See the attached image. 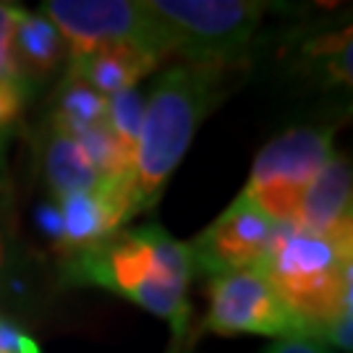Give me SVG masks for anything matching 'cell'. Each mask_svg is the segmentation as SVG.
<instances>
[{"label":"cell","instance_id":"ba28073f","mask_svg":"<svg viewBox=\"0 0 353 353\" xmlns=\"http://www.w3.org/2000/svg\"><path fill=\"white\" fill-rule=\"evenodd\" d=\"M278 223L270 220L256 204L241 191L212 225H207L194 241H189L194 275H228L256 267L265 259L275 239Z\"/></svg>","mask_w":353,"mask_h":353},{"label":"cell","instance_id":"277c9868","mask_svg":"<svg viewBox=\"0 0 353 353\" xmlns=\"http://www.w3.org/2000/svg\"><path fill=\"white\" fill-rule=\"evenodd\" d=\"M168 32L173 55L186 63L239 71L252 55L267 13L256 0H147Z\"/></svg>","mask_w":353,"mask_h":353},{"label":"cell","instance_id":"ac0fdd59","mask_svg":"<svg viewBox=\"0 0 353 353\" xmlns=\"http://www.w3.org/2000/svg\"><path fill=\"white\" fill-rule=\"evenodd\" d=\"M0 353H39V345L13 319L0 314Z\"/></svg>","mask_w":353,"mask_h":353},{"label":"cell","instance_id":"ffe728a7","mask_svg":"<svg viewBox=\"0 0 353 353\" xmlns=\"http://www.w3.org/2000/svg\"><path fill=\"white\" fill-rule=\"evenodd\" d=\"M191 348V343H173V345H170V351L168 353H186Z\"/></svg>","mask_w":353,"mask_h":353},{"label":"cell","instance_id":"6da1fadb","mask_svg":"<svg viewBox=\"0 0 353 353\" xmlns=\"http://www.w3.org/2000/svg\"><path fill=\"white\" fill-rule=\"evenodd\" d=\"M61 272L68 285L110 290L160 316L173 330V343H186L194 259L189 241L173 239L163 225L118 230L97 246L61 256Z\"/></svg>","mask_w":353,"mask_h":353},{"label":"cell","instance_id":"3957f363","mask_svg":"<svg viewBox=\"0 0 353 353\" xmlns=\"http://www.w3.org/2000/svg\"><path fill=\"white\" fill-rule=\"evenodd\" d=\"M351 249L283 223L259 262L285 306L319 338L338 314H353Z\"/></svg>","mask_w":353,"mask_h":353},{"label":"cell","instance_id":"9c48e42d","mask_svg":"<svg viewBox=\"0 0 353 353\" xmlns=\"http://www.w3.org/2000/svg\"><path fill=\"white\" fill-rule=\"evenodd\" d=\"M353 210V173L351 160L343 154H332L327 165L316 173L312 186L306 189L301 204L296 210V217L290 220L301 230L325 236L338 243H351V220Z\"/></svg>","mask_w":353,"mask_h":353},{"label":"cell","instance_id":"e0dca14e","mask_svg":"<svg viewBox=\"0 0 353 353\" xmlns=\"http://www.w3.org/2000/svg\"><path fill=\"white\" fill-rule=\"evenodd\" d=\"M21 6L16 3H0V79H19L13 63V26Z\"/></svg>","mask_w":353,"mask_h":353},{"label":"cell","instance_id":"5bb4252c","mask_svg":"<svg viewBox=\"0 0 353 353\" xmlns=\"http://www.w3.org/2000/svg\"><path fill=\"white\" fill-rule=\"evenodd\" d=\"M32 259L0 214V309L24 306L32 296Z\"/></svg>","mask_w":353,"mask_h":353},{"label":"cell","instance_id":"2e32d148","mask_svg":"<svg viewBox=\"0 0 353 353\" xmlns=\"http://www.w3.org/2000/svg\"><path fill=\"white\" fill-rule=\"evenodd\" d=\"M29 97L32 89L21 79H0V207L3 210H6L3 196L8 194V144L24 115Z\"/></svg>","mask_w":353,"mask_h":353},{"label":"cell","instance_id":"4fadbf2b","mask_svg":"<svg viewBox=\"0 0 353 353\" xmlns=\"http://www.w3.org/2000/svg\"><path fill=\"white\" fill-rule=\"evenodd\" d=\"M105 105L108 100L100 97L87 81H81L74 71H65L63 81L52 94V113L48 123L71 137H79L87 128L100 126L105 118Z\"/></svg>","mask_w":353,"mask_h":353},{"label":"cell","instance_id":"5b68a950","mask_svg":"<svg viewBox=\"0 0 353 353\" xmlns=\"http://www.w3.org/2000/svg\"><path fill=\"white\" fill-rule=\"evenodd\" d=\"M332 154L335 150L330 128H290L259 150L243 194L278 225L290 223L306 189Z\"/></svg>","mask_w":353,"mask_h":353},{"label":"cell","instance_id":"30bf717a","mask_svg":"<svg viewBox=\"0 0 353 353\" xmlns=\"http://www.w3.org/2000/svg\"><path fill=\"white\" fill-rule=\"evenodd\" d=\"M68 61V45L45 13L19 11L13 26V63L29 89L45 84Z\"/></svg>","mask_w":353,"mask_h":353},{"label":"cell","instance_id":"d6986e66","mask_svg":"<svg viewBox=\"0 0 353 353\" xmlns=\"http://www.w3.org/2000/svg\"><path fill=\"white\" fill-rule=\"evenodd\" d=\"M265 353H338L330 343L319 335H299V338H283L275 341Z\"/></svg>","mask_w":353,"mask_h":353},{"label":"cell","instance_id":"52a82bcc","mask_svg":"<svg viewBox=\"0 0 353 353\" xmlns=\"http://www.w3.org/2000/svg\"><path fill=\"white\" fill-rule=\"evenodd\" d=\"M199 335H265L283 341L316 332L290 312L256 265L210 278Z\"/></svg>","mask_w":353,"mask_h":353},{"label":"cell","instance_id":"7c38bea8","mask_svg":"<svg viewBox=\"0 0 353 353\" xmlns=\"http://www.w3.org/2000/svg\"><path fill=\"white\" fill-rule=\"evenodd\" d=\"M39 163H42V176L52 199L84 194L100 183V176L79 139L55 128L52 123H48V131H45Z\"/></svg>","mask_w":353,"mask_h":353},{"label":"cell","instance_id":"8fae6325","mask_svg":"<svg viewBox=\"0 0 353 353\" xmlns=\"http://www.w3.org/2000/svg\"><path fill=\"white\" fill-rule=\"evenodd\" d=\"M157 65L160 61L154 55L131 45H108L68 58V71H74L81 81H87L105 100L128 89H137L141 79L157 71Z\"/></svg>","mask_w":353,"mask_h":353},{"label":"cell","instance_id":"8992f818","mask_svg":"<svg viewBox=\"0 0 353 353\" xmlns=\"http://www.w3.org/2000/svg\"><path fill=\"white\" fill-rule=\"evenodd\" d=\"M45 13L68 45V58L108 45H131L154 55L160 63L173 55L170 39L150 3L134 0H50Z\"/></svg>","mask_w":353,"mask_h":353},{"label":"cell","instance_id":"7a4b0ae2","mask_svg":"<svg viewBox=\"0 0 353 353\" xmlns=\"http://www.w3.org/2000/svg\"><path fill=\"white\" fill-rule=\"evenodd\" d=\"M233 74L217 65L178 61L154 79L144 94L141 131L131 163L137 217L157 207L199 126L228 94V79Z\"/></svg>","mask_w":353,"mask_h":353},{"label":"cell","instance_id":"9a60e30c","mask_svg":"<svg viewBox=\"0 0 353 353\" xmlns=\"http://www.w3.org/2000/svg\"><path fill=\"white\" fill-rule=\"evenodd\" d=\"M141 115H144V94L139 87L115 94L105 105L102 126L128 163H134V150H137L141 131Z\"/></svg>","mask_w":353,"mask_h":353}]
</instances>
